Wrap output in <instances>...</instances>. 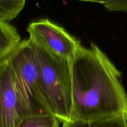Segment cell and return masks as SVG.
<instances>
[{
	"mask_svg": "<svg viewBox=\"0 0 127 127\" xmlns=\"http://www.w3.org/2000/svg\"><path fill=\"white\" fill-rule=\"evenodd\" d=\"M27 31L32 43L63 59L71 61L81 47L78 39L48 19L32 22Z\"/></svg>",
	"mask_w": 127,
	"mask_h": 127,
	"instance_id": "obj_4",
	"label": "cell"
},
{
	"mask_svg": "<svg viewBox=\"0 0 127 127\" xmlns=\"http://www.w3.org/2000/svg\"><path fill=\"white\" fill-rule=\"evenodd\" d=\"M25 3L24 0H0V21L7 22L16 18Z\"/></svg>",
	"mask_w": 127,
	"mask_h": 127,
	"instance_id": "obj_9",
	"label": "cell"
},
{
	"mask_svg": "<svg viewBox=\"0 0 127 127\" xmlns=\"http://www.w3.org/2000/svg\"><path fill=\"white\" fill-rule=\"evenodd\" d=\"M60 122L49 113H40L24 117L17 127H60Z\"/></svg>",
	"mask_w": 127,
	"mask_h": 127,
	"instance_id": "obj_8",
	"label": "cell"
},
{
	"mask_svg": "<svg viewBox=\"0 0 127 127\" xmlns=\"http://www.w3.org/2000/svg\"><path fill=\"white\" fill-rule=\"evenodd\" d=\"M20 42L17 29L8 22L0 21V60L6 58Z\"/></svg>",
	"mask_w": 127,
	"mask_h": 127,
	"instance_id": "obj_6",
	"label": "cell"
},
{
	"mask_svg": "<svg viewBox=\"0 0 127 127\" xmlns=\"http://www.w3.org/2000/svg\"><path fill=\"white\" fill-rule=\"evenodd\" d=\"M102 4L110 11H127V0L96 1Z\"/></svg>",
	"mask_w": 127,
	"mask_h": 127,
	"instance_id": "obj_10",
	"label": "cell"
},
{
	"mask_svg": "<svg viewBox=\"0 0 127 127\" xmlns=\"http://www.w3.org/2000/svg\"><path fill=\"white\" fill-rule=\"evenodd\" d=\"M33 45L39 65L38 93L41 104L47 113L60 122L71 121L73 113L71 61Z\"/></svg>",
	"mask_w": 127,
	"mask_h": 127,
	"instance_id": "obj_2",
	"label": "cell"
},
{
	"mask_svg": "<svg viewBox=\"0 0 127 127\" xmlns=\"http://www.w3.org/2000/svg\"><path fill=\"white\" fill-rule=\"evenodd\" d=\"M6 57L0 60V127H17L24 115Z\"/></svg>",
	"mask_w": 127,
	"mask_h": 127,
	"instance_id": "obj_5",
	"label": "cell"
},
{
	"mask_svg": "<svg viewBox=\"0 0 127 127\" xmlns=\"http://www.w3.org/2000/svg\"><path fill=\"white\" fill-rule=\"evenodd\" d=\"M62 127H127V117L124 115L98 120H73L63 122Z\"/></svg>",
	"mask_w": 127,
	"mask_h": 127,
	"instance_id": "obj_7",
	"label": "cell"
},
{
	"mask_svg": "<svg viewBox=\"0 0 127 127\" xmlns=\"http://www.w3.org/2000/svg\"><path fill=\"white\" fill-rule=\"evenodd\" d=\"M6 59L24 117L47 113L40 99L39 65L33 43L29 38L21 41Z\"/></svg>",
	"mask_w": 127,
	"mask_h": 127,
	"instance_id": "obj_3",
	"label": "cell"
},
{
	"mask_svg": "<svg viewBox=\"0 0 127 127\" xmlns=\"http://www.w3.org/2000/svg\"><path fill=\"white\" fill-rule=\"evenodd\" d=\"M73 120L127 117L121 73L95 44L81 47L71 61Z\"/></svg>",
	"mask_w": 127,
	"mask_h": 127,
	"instance_id": "obj_1",
	"label": "cell"
}]
</instances>
